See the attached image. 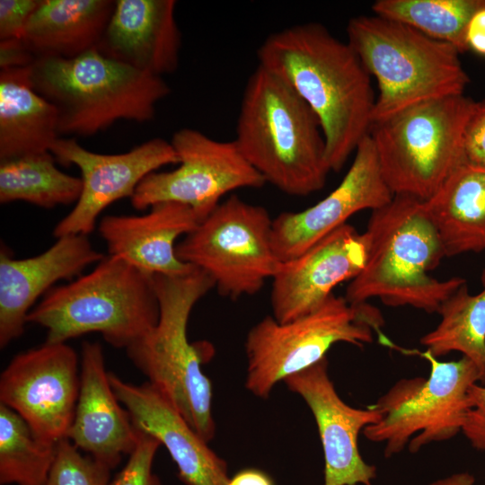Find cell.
<instances>
[{
  "label": "cell",
  "instance_id": "1",
  "mask_svg": "<svg viewBox=\"0 0 485 485\" xmlns=\"http://www.w3.org/2000/svg\"><path fill=\"white\" fill-rule=\"evenodd\" d=\"M257 55L258 65L282 79L314 112L328 165L340 172L369 134L376 99L357 54L322 24L309 22L270 34Z\"/></svg>",
  "mask_w": 485,
  "mask_h": 485
},
{
  "label": "cell",
  "instance_id": "2",
  "mask_svg": "<svg viewBox=\"0 0 485 485\" xmlns=\"http://www.w3.org/2000/svg\"><path fill=\"white\" fill-rule=\"evenodd\" d=\"M365 234L366 260L344 296L350 304L375 297L392 307L408 305L438 313L466 282L459 277L439 280L429 275L445 251L425 200L394 195L388 204L372 211Z\"/></svg>",
  "mask_w": 485,
  "mask_h": 485
},
{
  "label": "cell",
  "instance_id": "3",
  "mask_svg": "<svg viewBox=\"0 0 485 485\" xmlns=\"http://www.w3.org/2000/svg\"><path fill=\"white\" fill-rule=\"evenodd\" d=\"M234 141L266 183L288 195L320 190L331 172L318 118L288 84L260 65L246 83Z\"/></svg>",
  "mask_w": 485,
  "mask_h": 485
},
{
  "label": "cell",
  "instance_id": "4",
  "mask_svg": "<svg viewBox=\"0 0 485 485\" xmlns=\"http://www.w3.org/2000/svg\"><path fill=\"white\" fill-rule=\"evenodd\" d=\"M32 88L57 110L59 136H93L119 119L146 122L170 93L162 76L101 55L40 57L28 67Z\"/></svg>",
  "mask_w": 485,
  "mask_h": 485
},
{
  "label": "cell",
  "instance_id": "5",
  "mask_svg": "<svg viewBox=\"0 0 485 485\" xmlns=\"http://www.w3.org/2000/svg\"><path fill=\"white\" fill-rule=\"evenodd\" d=\"M158 318L153 276L108 255L89 273L47 292L27 322L45 328L48 343L99 332L110 345L126 349L152 330Z\"/></svg>",
  "mask_w": 485,
  "mask_h": 485
},
{
  "label": "cell",
  "instance_id": "6",
  "mask_svg": "<svg viewBox=\"0 0 485 485\" xmlns=\"http://www.w3.org/2000/svg\"><path fill=\"white\" fill-rule=\"evenodd\" d=\"M153 278L159 303L157 323L126 348L127 355L208 443L216 433L213 392L201 365L213 351L206 343H190L187 327L194 305L215 287L214 281L195 267L182 275Z\"/></svg>",
  "mask_w": 485,
  "mask_h": 485
},
{
  "label": "cell",
  "instance_id": "7",
  "mask_svg": "<svg viewBox=\"0 0 485 485\" xmlns=\"http://www.w3.org/2000/svg\"><path fill=\"white\" fill-rule=\"evenodd\" d=\"M348 43L376 79L372 123L429 100L463 94L469 76L453 45L382 16L353 17Z\"/></svg>",
  "mask_w": 485,
  "mask_h": 485
},
{
  "label": "cell",
  "instance_id": "8",
  "mask_svg": "<svg viewBox=\"0 0 485 485\" xmlns=\"http://www.w3.org/2000/svg\"><path fill=\"white\" fill-rule=\"evenodd\" d=\"M476 101L463 94L419 102L374 122L369 136L394 195L430 198L462 163L463 135Z\"/></svg>",
  "mask_w": 485,
  "mask_h": 485
},
{
  "label": "cell",
  "instance_id": "9",
  "mask_svg": "<svg viewBox=\"0 0 485 485\" xmlns=\"http://www.w3.org/2000/svg\"><path fill=\"white\" fill-rule=\"evenodd\" d=\"M381 312L367 302L350 304L332 294L313 312L287 322L266 316L245 340V387L267 399L274 386L324 357L336 343L363 347L384 337Z\"/></svg>",
  "mask_w": 485,
  "mask_h": 485
},
{
  "label": "cell",
  "instance_id": "10",
  "mask_svg": "<svg viewBox=\"0 0 485 485\" xmlns=\"http://www.w3.org/2000/svg\"><path fill=\"white\" fill-rule=\"evenodd\" d=\"M418 354L430 366L428 377L397 381L374 405L383 416L363 430L366 439L383 443L390 458L408 450L418 453L424 446L449 440L462 432L470 409L469 389L479 382L475 365L467 357L440 361L428 350Z\"/></svg>",
  "mask_w": 485,
  "mask_h": 485
},
{
  "label": "cell",
  "instance_id": "11",
  "mask_svg": "<svg viewBox=\"0 0 485 485\" xmlns=\"http://www.w3.org/2000/svg\"><path fill=\"white\" fill-rule=\"evenodd\" d=\"M272 225L265 207L232 195L176 244V255L207 274L220 295H254L282 264Z\"/></svg>",
  "mask_w": 485,
  "mask_h": 485
},
{
  "label": "cell",
  "instance_id": "12",
  "mask_svg": "<svg viewBox=\"0 0 485 485\" xmlns=\"http://www.w3.org/2000/svg\"><path fill=\"white\" fill-rule=\"evenodd\" d=\"M171 144L179 166L145 177L130 198L134 208L144 210L158 203L176 202L190 207L202 221L225 194L266 183L234 140H216L185 128L173 134Z\"/></svg>",
  "mask_w": 485,
  "mask_h": 485
},
{
  "label": "cell",
  "instance_id": "13",
  "mask_svg": "<svg viewBox=\"0 0 485 485\" xmlns=\"http://www.w3.org/2000/svg\"><path fill=\"white\" fill-rule=\"evenodd\" d=\"M78 355L66 343L46 342L17 354L0 376V403L40 439L66 438L80 392Z\"/></svg>",
  "mask_w": 485,
  "mask_h": 485
},
{
  "label": "cell",
  "instance_id": "14",
  "mask_svg": "<svg viewBox=\"0 0 485 485\" xmlns=\"http://www.w3.org/2000/svg\"><path fill=\"white\" fill-rule=\"evenodd\" d=\"M50 153L62 165H76L81 172L82 192L72 210L54 227L53 235L88 236L98 216L110 205L131 198L138 184L159 168L179 163L178 155L165 139L155 137L122 154H99L83 147L75 138L58 137Z\"/></svg>",
  "mask_w": 485,
  "mask_h": 485
},
{
  "label": "cell",
  "instance_id": "15",
  "mask_svg": "<svg viewBox=\"0 0 485 485\" xmlns=\"http://www.w3.org/2000/svg\"><path fill=\"white\" fill-rule=\"evenodd\" d=\"M392 198L367 135L359 143L349 169L336 189L304 210L283 212L273 219L274 251L282 262L290 260L347 224L354 214L378 209Z\"/></svg>",
  "mask_w": 485,
  "mask_h": 485
},
{
  "label": "cell",
  "instance_id": "16",
  "mask_svg": "<svg viewBox=\"0 0 485 485\" xmlns=\"http://www.w3.org/2000/svg\"><path fill=\"white\" fill-rule=\"evenodd\" d=\"M328 365L324 357L283 382L304 399L313 415L324 455V485H371L376 468L362 458L358 436L383 414L374 405L359 409L347 404L330 378Z\"/></svg>",
  "mask_w": 485,
  "mask_h": 485
},
{
  "label": "cell",
  "instance_id": "17",
  "mask_svg": "<svg viewBox=\"0 0 485 485\" xmlns=\"http://www.w3.org/2000/svg\"><path fill=\"white\" fill-rule=\"evenodd\" d=\"M367 248L365 232L347 223L299 256L282 262L272 278V316L287 322L318 308L335 287L362 270Z\"/></svg>",
  "mask_w": 485,
  "mask_h": 485
},
{
  "label": "cell",
  "instance_id": "18",
  "mask_svg": "<svg viewBox=\"0 0 485 485\" xmlns=\"http://www.w3.org/2000/svg\"><path fill=\"white\" fill-rule=\"evenodd\" d=\"M45 251L15 259L2 245L0 250V347L21 337L27 316L40 296L60 280H72L104 255L96 251L88 236L68 234L57 238Z\"/></svg>",
  "mask_w": 485,
  "mask_h": 485
},
{
  "label": "cell",
  "instance_id": "19",
  "mask_svg": "<svg viewBox=\"0 0 485 485\" xmlns=\"http://www.w3.org/2000/svg\"><path fill=\"white\" fill-rule=\"evenodd\" d=\"M110 385L135 427L170 454L186 485H228L227 463L184 419L169 398L147 381L134 384L109 372Z\"/></svg>",
  "mask_w": 485,
  "mask_h": 485
},
{
  "label": "cell",
  "instance_id": "20",
  "mask_svg": "<svg viewBox=\"0 0 485 485\" xmlns=\"http://www.w3.org/2000/svg\"><path fill=\"white\" fill-rule=\"evenodd\" d=\"M80 366V392L66 438L114 469L135 449L139 431L110 385L99 342H83Z\"/></svg>",
  "mask_w": 485,
  "mask_h": 485
},
{
  "label": "cell",
  "instance_id": "21",
  "mask_svg": "<svg viewBox=\"0 0 485 485\" xmlns=\"http://www.w3.org/2000/svg\"><path fill=\"white\" fill-rule=\"evenodd\" d=\"M175 5L173 0H116L96 49L154 75L174 72L181 46Z\"/></svg>",
  "mask_w": 485,
  "mask_h": 485
},
{
  "label": "cell",
  "instance_id": "22",
  "mask_svg": "<svg viewBox=\"0 0 485 485\" xmlns=\"http://www.w3.org/2000/svg\"><path fill=\"white\" fill-rule=\"evenodd\" d=\"M199 222L190 207L162 202L141 216H105L98 229L109 255L151 276H178L194 267L178 259L175 242L194 230Z\"/></svg>",
  "mask_w": 485,
  "mask_h": 485
},
{
  "label": "cell",
  "instance_id": "23",
  "mask_svg": "<svg viewBox=\"0 0 485 485\" xmlns=\"http://www.w3.org/2000/svg\"><path fill=\"white\" fill-rule=\"evenodd\" d=\"M116 0H40L22 38L37 57L72 58L96 48Z\"/></svg>",
  "mask_w": 485,
  "mask_h": 485
},
{
  "label": "cell",
  "instance_id": "24",
  "mask_svg": "<svg viewBox=\"0 0 485 485\" xmlns=\"http://www.w3.org/2000/svg\"><path fill=\"white\" fill-rule=\"evenodd\" d=\"M28 67L0 69V161L50 152L60 137L57 110L32 88Z\"/></svg>",
  "mask_w": 485,
  "mask_h": 485
},
{
  "label": "cell",
  "instance_id": "25",
  "mask_svg": "<svg viewBox=\"0 0 485 485\" xmlns=\"http://www.w3.org/2000/svg\"><path fill=\"white\" fill-rule=\"evenodd\" d=\"M425 205L445 257L485 250V169L459 164Z\"/></svg>",
  "mask_w": 485,
  "mask_h": 485
},
{
  "label": "cell",
  "instance_id": "26",
  "mask_svg": "<svg viewBox=\"0 0 485 485\" xmlns=\"http://www.w3.org/2000/svg\"><path fill=\"white\" fill-rule=\"evenodd\" d=\"M483 288L471 295L465 282L441 305L439 323L423 335L420 344L435 357L460 352L477 367L485 385V276Z\"/></svg>",
  "mask_w": 485,
  "mask_h": 485
},
{
  "label": "cell",
  "instance_id": "27",
  "mask_svg": "<svg viewBox=\"0 0 485 485\" xmlns=\"http://www.w3.org/2000/svg\"><path fill=\"white\" fill-rule=\"evenodd\" d=\"M56 161L50 152L0 161V203L24 201L43 208L75 204L82 180L60 171Z\"/></svg>",
  "mask_w": 485,
  "mask_h": 485
},
{
  "label": "cell",
  "instance_id": "28",
  "mask_svg": "<svg viewBox=\"0 0 485 485\" xmlns=\"http://www.w3.org/2000/svg\"><path fill=\"white\" fill-rule=\"evenodd\" d=\"M483 6L485 0H378L372 9L375 15L407 24L463 53L468 50V23Z\"/></svg>",
  "mask_w": 485,
  "mask_h": 485
},
{
  "label": "cell",
  "instance_id": "29",
  "mask_svg": "<svg viewBox=\"0 0 485 485\" xmlns=\"http://www.w3.org/2000/svg\"><path fill=\"white\" fill-rule=\"evenodd\" d=\"M57 445L40 439L20 415L0 403L1 485H44Z\"/></svg>",
  "mask_w": 485,
  "mask_h": 485
},
{
  "label": "cell",
  "instance_id": "30",
  "mask_svg": "<svg viewBox=\"0 0 485 485\" xmlns=\"http://www.w3.org/2000/svg\"><path fill=\"white\" fill-rule=\"evenodd\" d=\"M110 469L89 454H83L69 439L57 445L55 460L44 485H109Z\"/></svg>",
  "mask_w": 485,
  "mask_h": 485
},
{
  "label": "cell",
  "instance_id": "31",
  "mask_svg": "<svg viewBox=\"0 0 485 485\" xmlns=\"http://www.w3.org/2000/svg\"><path fill=\"white\" fill-rule=\"evenodd\" d=\"M135 449L120 472L109 485H163L153 472V463L161 443L141 430Z\"/></svg>",
  "mask_w": 485,
  "mask_h": 485
},
{
  "label": "cell",
  "instance_id": "32",
  "mask_svg": "<svg viewBox=\"0 0 485 485\" xmlns=\"http://www.w3.org/2000/svg\"><path fill=\"white\" fill-rule=\"evenodd\" d=\"M462 163L485 169V101L475 103L465 125Z\"/></svg>",
  "mask_w": 485,
  "mask_h": 485
},
{
  "label": "cell",
  "instance_id": "33",
  "mask_svg": "<svg viewBox=\"0 0 485 485\" xmlns=\"http://www.w3.org/2000/svg\"><path fill=\"white\" fill-rule=\"evenodd\" d=\"M40 0L0 1V40L22 39Z\"/></svg>",
  "mask_w": 485,
  "mask_h": 485
},
{
  "label": "cell",
  "instance_id": "34",
  "mask_svg": "<svg viewBox=\"0 0 485 485\" xmlns=\"http://www.w3.org/2000/svg\"><path fill=\"white\" fill-rule=\"evenodd\" d=\"M469 401L462 433L473 448L485 451V385L473 384L469 389Z\"/></svg>",
  "mask_w": 485,
  "mask_h": 485
},
{
  "label": "cell",
  "instance_id": "35",
  "mask_svg": "<svg viewBox=\"0 0 485 485\" xmlns=\"http://www.w3.org/2000/svg\"><path fill=\"white\" fill-rule=\"evenodd\" d=\"M36 59L22 39L0 40V69L28 67Z\"/></svg>",
  "mask_w": 485,
  "mask_h": 485
},
{
  "label": "cell",
  "instance_id": "36",
  "mask_svg": "<svg viewBox=\"0 0 485 485\" xmlns=\"http://www.w3.org/2000/svg\"><path fill=\"white\" fill-rule=\"evenodd\" d=\"M465 40L468 49L485 56V6L478 10L470 20Z\"/></svg>",
  "mask_w": 485,
  "mask_h": 485
},
{
  "label": "cell",
  "instance_id": "37",
  "mask_svg": "<svg viewBox=\"0 0 485 485\" xmlns=\"http://www.w3.org/2000/svg\"><path fill=\"white\" fill-rule=\"evenodd\" d=\"M228 485H275L273 480L264 472L248 468L235 473L229 479Z\"/></svg>",
  "mask_w": 485,
  "mask_h": 485
},
{
  "label": "cell",
  "instance_id": "38",
  "mask_svg": "<svg viewBox=\"0 0 485 485\" xmlns=\"http://www.w3.org/2000/svg\"><path fill=\"white\" fill-rule=\"evenodd\" d=\"M428 485H478L475 477L468 472L450 474Z\"/></svg>",
  "mask_w": 485,
  "mask_h": 485
}]
</instances>
